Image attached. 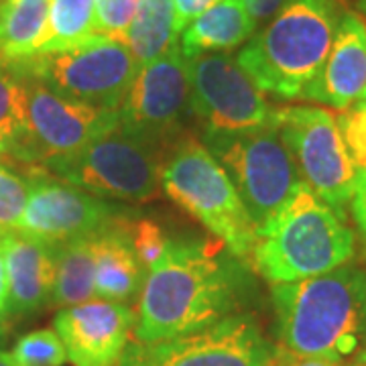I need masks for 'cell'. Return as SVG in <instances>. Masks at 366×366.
Instances as JSON below:
<instances>
[{
    "mask_svg": "<svg viewBox=\"0 0 366 366\" xmlns=\"http://www.w3.org/2000/svg\"><path fill=\"white\" fill-rule=\"evenodd\" d=\"M274 350L250 314H234L194 334L132 342L118 366H273Z\"/></svg>",
    "mask_w": 366,
    "mask_h": 366,
    "instance_id": "12",
    "label": "cell"
},
{
    "mask_svg": "<svg viewBox=\"0 0 366 366\" xmlns=\"http://www.w3.org/2000/svg\"><path fill=\"white\" fill-rule=\"evenodd\" d=\"M350 206H352L354 222L358 226V232H360V238H362L366 249V167L358 169Z\"/></svg>",
    "mask_w": 366,
    "mask_h": 366,
    "instance_id": "31",
    "label": "cell"
},
{
    "mask_svg": "<svg viewBox=\"0 0 366 366\" xmlns=\"http://www.w3.org/2000/svg\"><path fill=\"white\" fill-rule=\"evenodd\" d=\"M165 194L204 224L230 254L249 259L259 232L222 165L206 144L187 132L171 147L161 169Z\"/></svg>",
    "mask_w": 366,
    "mask_h": 366,
    "instance_id": "5",
    "label": "cell"
},
{
    "mask_svg": "<svg viewBox=\"0 0 366 366\" xmlns=\"http://www.w3.org/2000/svg\"><path fill=\"white\" fill-rule=\"evenodd\" d=\"M342 134L346 139V144L352 153L354 163L358 169L366 167V100H360L348 110H344L340 117Z\"/></svg>",
    "mask_w": 366,
    "mask_h": 366,
    "instance_id": "29",
    "label": "cell"
},
{
    "mask_svg": "<svg viewBox=\"0 0 366 366\" xmlns=\"http://www.w3.org/2000/svg\"><path fill=\"white\" fill-rule=\"evenodd\" d=\"M26 86L16 61L0 55V159L19 161L26 143Z\"/></svg>",
    "mask_w": 366,
    "mask_h": 366,
    "instance_id": "23",
    "label": "cell"
},
{
    "mask_svg": "<svg viewBox=\"0 0 366 366\" xmlns=\"http://www.w3.org/2000/svg\"><path fill=\"white\" fill-rule=\"evenodd\" d=\"M252 21L259 25L264 21H271L277 11L285 4V0H242Z\"/></svg>",
    "mask_w": 366,
    "mask_h": 366,
    "instance_id": "33",
    "label": "cell"
},
{
    "mask_svg": "<svg viewBox=\"0 0 366 366\" xmlns=\"http://www.w3.org/2000/svg\"><path fill=\"white\" fill-rule=\"evenodd\" d=\"M11 356L16 366H61L67 360L64 342L55 330H35L21 336Z\"/></svg>",
    "mask_w": 366,
    "mask_h": 366,
    "instance_id": "25",
    "label": "cell"
},
{
    "mask_svg": "<svg viewBox=\"0 0 366 366\" xmlns=\"http://www.w3.org/2000/svg\"><path fill=\"white\" fill-rule=\"evenodd\" d=\"M199 141L234 183L257 232L287 206L303 185L274 122L247 131L202 132Z\"/></svg>",
    "mask_w": 366,
    "mask_h": 366,
    "instance_id": "6",
    "label": "cell"
},
{
    "mask_svg": "<svg viewBox=\"0 0 366 366\" xmlns=\"http://www.w3.org/2000/svg\"><path fill=\"white\" fill-rule=\"evenodd\" d=\"M0 366H16V362L13 360V356L4 350H0Z\"/></svg>",
    "mask_w": 366,
    "mask_h": 366,
    "instance_id": "35",
    "label": "cell"
},
{
    "mask_svg": "<svg viewBox=\"0 0 366 366\" xmlns=\"http://www.w3.org/2000/svg\"><path fill=\"white\" fill-rule=\"evenodd\" d=\"M92 252L94 285L100 300L127 303L143 289L147 271L132 250L124 216L92 236Z\"/></svg>",
    "mask_w": 366,
    "mask_h": 366,
    "instance_id": "18",
    "label": "cell"
},
{
    "mask_svg": "<svg viewBox=\"0 0 366 366\" xmlns=\"http://www.w3.org/2000/svg\"><path fill=\"white\" fill-rule=\"evenodd\" d=\"M51 0H2L0 2V55L19 61L37 55L49 21Z\"/></svg>",
    "mask_w": 366,
    "mask_h": 366,
    "instance_id": "21",
    "label": "cell"
},
{
    "mask_svg": "<svg viewBox=\"0 0 366 366\" xmlns=\"http://www.w3.org/2000/svg\"><path fill=\"white\" fill-rule=\"evenodd\" d=\"M189 118H194L189 69L179 45H175L139 67L118 110V124L167 157L171 147L189 132Z\"/></svg>",
    "mask_w": 366,
    "mask_h": 366,
    "instance_id": "10",
    "label": "cell"
},
{
    "mask_svg": "<svg viewBox=\"0 0 366 366\" xmlns=\"http://www.w3.org/2000/svg\"><path fill=\"white\" fill-rule=\"evenodd\" d=\"M218 2H222V0H173L177 31L182 33L183 29L189 25L192 21H196L197 16H202V14L209 11Z\"/></svg>",
    "mask_w": 366,
    "mask_h": 366,
    "instance_id": "30",
    "label": "cell"
},
{
    "mask_svg": "<svg viewBox=\"0 0 366 366\" xmlns=\"http://www.w3.org/2000/svg\"><path fill=\"white\" fill-rule=\"evenodd\" d=\"M273 366H346L338 365V362H330V360H322V358H307V356H300L285 350L283 346H277L274 350Z\"/></svg>",
    "mask_w": 366,
    "mask_h": 366,
    "instance_id": "32",
    "label": "cell"
},
{
    "mask_svg": "<svg viewBox=\"0 0 366 366\" xmlns=\"http://www.w3.org/2000/svg\"><path fill=\"white\" fill-rule=\"evenodd\" d=\"M365 90L366 23L358 13L346 11L324 66L303 88L300 98L344 112L362 100Z\"/></svg>",
    "mask_w": 366,
    "mask_h": 366,
    "instance_id": "16",
    "label": "cell"
},
{
    "mask_svg": "<svg viewBox=\"0 0 366 366\" xmlns=\"http://www.w3.org/2000/svg\"><path fill=\"white\" fill-rule=\"evenodd\" d=\"M0 244L9 283V315L25 317L37 314L51 303L55 244L21 230L2 232Z\"/></svg>",
    "mask_w": 366,
    "mask_h": 366,
    "instance_id": "17",
    "label": "cell"
},
{
    "mask_svg": "<svg viewBox=\"0 0 366 366\" xmlns=\"http://www.w3.org/2000/svg\"><path fill=\"white\" fill-rule=\"evenodd\" d=\"M354 4H356V9L360 11V14H365L366 16V0H354Z\"/></svg>",
    "mask_w": 366,
    "mask_h": 366,
    "instance_id": "36",
    "label": "cell"
},
{
    "mask_svg": "<svg viewBox=\"0 0 366 366\" xmlns=\"http://www.w3.org/2000/svg\"><path fill=\"white\" fill-rule=\"evenodd\" d=\"M16 64L53 92L112 112L120 110L139 71L122 41L98 33L71 49L37 53Z\"/></svg>",
    "mask_w": 366,
    "mask_h": 366,
    "instance_id": "8",
    "label": "cell"
},
{
    "mask_svg": "<svg viewBox=\"0 0 366 366\" xmlns=\"http://www.w3.org/2000/svg\"><path fill=\"white\" fill-rule=\"evenodd\" d=\"M257 23L242 0H222L182 31L183 57L189 61L206 53L230 51L254 35Z\"/></svg>",
    "mask_w": 366,
    "mask_h": 366,
    "instance_id": "19",
    "label": "cell"
},
{
    "mask_svg": "<svg viewBox=\"0 0 366 366\" xmlns=\"http://www.w3.org/2000/svg\"><path fill=\"white\" fill-rule=\"evenodd\" d=\"M354 232L344 214L303 183L285 208L259 232L254 267L273 285L330 273L348 264Z\"/></svg>",
    "mask_w": 366,
    "mask_h": 366,
    "instance_id": "4",
    "label": "cell"
},
{
    "mask_svg": "<svg viewBox=\"0 0 366 366\" xmlns=\"http://www.w3.org/2000/svg\"><path fill=\"white\" fill-rule=\"evenodd\" d=\"M165 155L120 124L81 151L51 163L45 175L76 185L92 196L149 202L161 187Z\"/></svg>",
    "mask_w": 366,
    "mask_h": 366,
    "instance_id": "7",
    "label": "cell"
},
{
    "mask_svg": "<svg viewBox=\"0 0 366 366\" xmlns=\"http://www.w3.org/2000/svg\"><path fill=\"white\" fill-rule=\"evenodd\" d=\"M281 346L307 358L344 365L366 350V269L330 273L271 289Z\"/></svg>",
    "mask_w": 366,
    "mask_h": 366,
    "instance_id": "2",
    "label": "cell"
},
{
    "mask_svg": "<svg viewBox=\"0 0 366 366\" xmlns=\"http://www.w3.org/2000/svg\"><path fill=\"white\" fill-rule=\"evenodd\" d=\"M273 122L289 149L303 183L330 208L350 204L358 167L342 134L340 122L322 106L274 108Z\"/></svg>",
    "mask_w": 366,
    "mask_h": 366,
    "instance_id": "9",
    "label": "cell"
},
{
    "mask_svg": "<svg viewBox=\"0 0 366 366\" xmlns=\"http://www.w3.org/2000/svg\"><path fill=\"white\" fill-rule=\"evenodd\" d=\"M96 0H51L49 21L37 53L71 49L96 35Z\"/></svg>",
    "mask_w": 366,
    "mask_h": 366,
    "instance_id": "24",
    "label": "cell"
},
{
    "mask_svg": "<svg viewBox=\"0 0 366 366\" xmlns=\"http://www.w3.org/2000/svg\"><path fill=\"white\" fill-rule=\"evenodd\" d=\"M96 297L94 285V252L92 238H79L55 244V283L51 303L57 307H74Z\"/></svg>",
    "mask_w": 366,
    "mask_h": 366,
    "instance_id": "22",
    "label": "cell"
},
{
    "mask_svg": "<svg viewBox=\"0 0 366 366\" xmlns=\"http://www.w3.org/2000/svg\"><path fill=\"white\" fill-rule=\"evenodd\" d=\"M139 2L141 0H96V33L122 41Z\"/></svg>",
    "mask_w": 366,
    "mask_h": 366,
    "instance_id": "28",
    "label": "cell"
},
{
    "mask_svg": "<svg viewBox=\"0 0 366 366\" xmlns=\"http://www.w3.org/2000/svg\"><path fill=\"white\" fill-rule=\"evenodd\" d=\"M362 100H366V90H365V94H362Z\"/></svg>",
    "mask_w": 366,
    "mask_h": 366,
    "instance_id": "38",
    "label": "cell"
},
{
    "mask_svg": "<svg viewBox=\"0 0 366 366\" xmlns=\"http://www.w3.org/2000/svg\"><path fill=\"white\" fill-rule=\"evenodd\" d=\"M6 334V317H2L0 315V340H2V336Z\"/></svg>",
    "mask_w": 366,
    "mask_h": 366,
    "instance_id": "37",
    "label": "cell"
},
{
    "mask_svg": "<svg viewBox=\"0 0 366 366\" xmlns=\"http://www.w3.org/2000/svg\"><path fill=\"white\" fill-rule=\"evenodd\" d=\"M122 218L120 209L102 197L49 175L33 177L19 228L49 244L92 238Z\"/></svg>",
    "mask_w": 366,
    "mask_h": 366,
    "instance_id": "14",
    "label": "cell"
},
{
    "mask_svg": "<svg viewBox=\"0 0 366 366\" xmlns=\"http://www.w3.org/2000/svg\"><path fill=\"white\" fill-rule=\"evenodd\" d=\"M0 232H2V230H0Z\"/></svg>",
    "mask_w": 366,
    "mask_h": 366,
    "instance_id": "39",
    "label": "cell"
},
{
    "mask_svg": "<svg viewBox=\"0 0 366 366\" xmlns=\"http://www.w3.org/2000/svg\"><path fill=\"white\" fill-rule=\"evenodd\" d=\"M240 277L232 261L202 242H169L139 295L134 340L159 342L194 334L238 314Z\"/></svg>",
    "mask_w": 366,
    "mask_h": 366,
    "instance_id": "1",
    "label": "cell"
},
{
    "mask_svg": "<svg viewBox=\"0 0 366 366\" xmlns=\"http://www.w3.org/2000/svg\"><path fill=\"white\" fill-rule=\"evenodd\" d=\"M192 117L202 132L247 131L273 122L274 108L228 53H206L187 61Z\"/></svg>",
    "mask_w": 366,
    "mask_h": 366,
    "instance_id": "13",
    "label": "cell"
},
{
    "mask_svg": "<svg viewBox=\"0 0 366 366\" xmlns=\"http://www.w3.org/2000/svg\"><path fill=\"white\" fill-rule=\"evenodd\" d=\"M21 74L26 86L29 132L16 163L29 167V177L45 175L51 163L78 153L94 139L118 127V112L81 104L53 92L23 69Z\"/></svg>",
    "mask_w": 366,
    "mask_h": 366,
    "instance_id": "11",
    "label": "cell"
},
{
    "mask_svg": "<svg viewBox=\"0 0 366 366\" xmlns=\"http://www.w3.org/2000/svg\"><path fill=\"white\" fill-rule=\"evenodd\" d=\"M344 13L346 0H285L236 61L262 94L295 100L324 66Z\"/></svg>",
    "mask_w": 366,
    "mask_h": 366,
    "instance_id": "3",
    "label": "cell"
},
{
    "mask_svg": "<svg viewBox=\"0 0 366 366\" xmlns=\"http://www.w3.org/2000/svg\"><path fill=\"white\" fill-rule=\"evenodd\" d=\"M177 35L173 0H141L122 43L129 47L137 66L143 67L175 47Z\"/></svg>",
    "mask_w": 366,
    "mask_h": 366,
    "instance_id": "20",
    "label": "cell"
},
{
    "mask_svg": "<svg viewBox=\"0 0 366 366\" xmlns=\"http://www.w3.org/2000/svg\"><path fill=\"white\" fill-rule=\"evenodd\" d=\"M127 232H129L132 250L144 267V271L157 264L171 242L161 230V226L151 220H134V222L127 220Z\"/></svg>",
    "mask_w": 366,
    "mask_h": 366,
    "instance_id": "27",
    "label": "cell"
},
{
    "mask_svg": "<svg viewBox=\"0 0 366 366\" xmlns=\"http://www.w3.org/2000/svg\"><path fill=\"white\" fill-rule=\"evenodd\" d=\"M0 2H2V0H0Z\"/></svg>",
    "mask_w": 366,
    "mask_h": 366,
    "instance_id": "40",
    "label": "cell"
},
{
    "mask_svg": "<svg viewBox=\"0 0 366 366\" xmlns=\"http://www.w3.org/2000/svg\"><path fill=\"white\" fill-rule=\"evenodd\" d=\"M53 330L74 366H118L129 348L134 314L127 303L90 300L59 310Z\"/></svg>",
    "mask_w": 366,
    "mask_h": 366,
    "instance_id": "15",
    "label": "cell"
},
{
    "mask_svg": "<svg viewBox=\"0 0 366 366\" xmlns=\"http://www.w3.org/2000/svg\"><path fill=\"white\" fill-rule=\"evenodd\" d=\"M0 315L9 317V283H6V267H4L2 244H0Z\"/></svg>",
    "mask_w": 366,
    "mask_h": 366,
    "instance_id": "34",
    "label": "cell"
},
{
    "mask_svg": "<svg viewBox=\"0 0 366 366\" xmlns=\"http://www.w3.org/2000/svg\"><path fill=\"white\" fill-rule=\"evenodd\" d=\"M33 177L11 169L0 161V230H16L31 196Z\"/></svg>",
    "mask_w": 366,
    "mask_h": 366,
    "instance_id": "26",
    "label": "cell"
}]
</instances>
